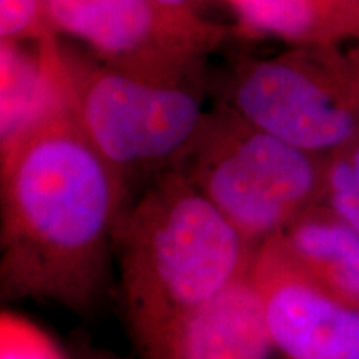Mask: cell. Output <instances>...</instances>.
I'll use <instances>...</instances> for the list:
<instances>
[{"label":"cell","instance_id":"obj_1","mask_svg":"<svg viewBox=\"0 0 359 359\" xmlns=\"http://www.w3.org/2000/svg\"><path fill=\"white\" fill-rule=\"evenodd\" d=\"M128 182L64 105L0 145V288L74 311L97 302Z\"/></svg>","mask_w":359,"mask_h":359},{"label":"cell","instance_id":"obj_2","mask_svg":"<svg viewBox=\"0 0 359 359\" xmlns=\"http://www.w3.org/2000/svg\"><path fill=\"white\" fill-rule=\"evenodd\" d=\"M130 330L142 351L248 275L258 248L177 170L155 177L115 233Z\"/></svg>","mask_w":359,"mask_h":359},{"label":"cell","instance_id":"obj_3","mask_svg":"<svg viewBox=\"0 0 359 359\" xmlns=\"http://www.w3.org/2000/svg\"><path fill=\"white\" fill-rule=\"evenodd\" d=\"M48 48L67 105L111 167L132 177L172 170L203 125L205 77L163 80L120 70L64 43Z\"/></svg>","mask_w":359,"mask_h":359},{"label":"cell","instance_id":"obj_4","mask_svg":"<svg viewBox=\"0 0 359 359\" xmlns=\"http://www.w3.org/2000/svg\"><path fill=\"white\" fill-rule=\"evenodd\" d=\"M325 158L219 103L208 110L198 135L172 170L259 248L323 205Z\"/></svg>","mask_w":359,"mask_h":359},{"label":"cell","instance_id":"obj_5","mask_svg":"<svg viewBox=\"0 0 359 359\" xmlns=\"http://www.w3.org/2000/svg\"><path fill=\"white\" fill-rule=\"evenodd\" d=\"M222 103L291 145L333 154L359 138V42L246 58Z\"/></svg>","mask_w":359,"mask_h":359},{"label":"cell","instance_id":"obj_6","mask_svg":"<svg viewBox=\"0 0 359 359\" xmlns=\"http://www.w3.org/2000/svg\"><path fill=\"white\" fill-rule=\"evenodd\" d=\"M57 32L116 69L182 80L206 75V62L233 29L198 13H178L150 0H45Z\"/></svg>","mask_w":359,"mask_h":359},{"label":"cell","instance_id":"obj_7","mask_svg":"<svg viewBox=\"0 0 359 359\" xmlns=\"http://www.w3.org/2000/svg\"><path fill=\"white\" fill-rule=\"evenodd\" d=\"M251 276L281 359H359V308L318 285L276 238L258 248Z\"/></svg>","mask_w":359,"mask_h":359},{"label":"cell","instance_id":"obj_8","mask_svg":"<svg viewBox=\"0 0 359 359\" xmlns=\"http://www.w3.org/2000/svg\"><path fill=\"white\" fill-rule=\"evenodd\" d=\"M143 353L148 359H281L251 269L175 321Z\"/></svg>","mask_w":359,"mask_h":359},{"label":"cell","instance_id":"obj_9","mask_svg":"<svg viewBox=\"0 0 359 359\" xmlns=\"http://www.w3.org/2000/svg\"><path fill=\"white\" fill-rule=\"evenodd\" d=\"M245 37L288 47H334L359 42V0H219Z\"/></svg>","mask_w":359,"mask_h":359},{"label":"cell","instance_id":"obj_10","mask_svg":"<svg viewBox=\"0 0 359 359\" xmlns=\"http://www.w3.org/2000/svg\"><path fill=\"white\" fill-rule=\"evenodd\" d=\"M276 240L318 285L359 308V233L331 210L314 206Z\"/></svg>","mask_w":359,"mask_h":359},{"label":"cell","instance_id":"obj_11","mask_svg":"<svg viewBox=\"0 0 359 359\" xmlns=\"http://www.w3.org/2000/svg\"><path fill=\"white\" fill-rule=\"evenodd\" d=\"M323 205L359 233V138L326 155Z\"/></svg>","mask_w":359,"mask_h":359},{"label":"cell","instance_id":"obj_12","mask_svg":"<svg viewBox=\"0 0 359 359\" xmlns=\"http://www.w3.org/2000/svg\"><path fill=\"white\" fill-rule=\"evenodd\" d=\"M58 37L45 0H0V42L37 45Z\"/></svg>","mask_w":359,"mask_h":359},{"label":"cell","instance_id":"obj_13","mask_svg":"<svg viewBox=\"0 0 359 359\" xmlns=\"http://www.w3.org/2000/svg\"><path fill=\"white\" fill-rule=\"evenodd\" d=\"M0 359H69L47 331L12 311L0 316Z\"/></svg>","mask_w":359,"mask_h":359},{"label":"cell","instance_id":"obj_14","mask_svg":"<svg viewBox=\"0 0 359 359\" xmlns=\"http://www.w3.org/2000/svg\"><path fill=\"white\" fill-rule=\"evenodd\" d=\"M151 4H155L156 7L165 8L170 12H178V13H201V7L206 4L213 2V0H150ZM219 2V0H217Z\"/></svg>","mask_w":359,"mask_h":359}]
</instances>
